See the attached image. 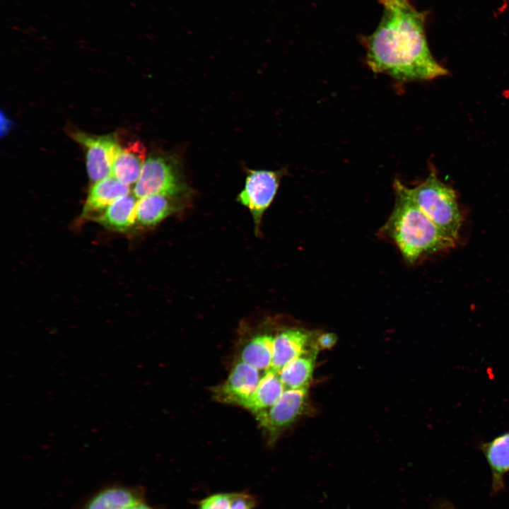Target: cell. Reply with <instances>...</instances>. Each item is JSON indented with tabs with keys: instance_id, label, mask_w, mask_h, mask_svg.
<instances>
[{
	"instance_id": "52a82bcc",
	"label": "cell",
	"mask_w": 509,
	"mask_h": 509,
	"mask_svg": "<svg viewBox=\"0 0 509 509\" xmlns=\"http://www.w3.org/2000/svg\"><path fill=\"white\" fill-rule=\"evenodd\" d=\"M74 137L86 148V169L90 180L96 182L110 177L112 163L120 146L117 136L76 132Z\"/></svg>"
},
{
	"instance_id": "d6986e66",
	"label": "cell",
	"mask_w": 509,
	"mask_h": 509,
	"mask_svg": "<svg viewBox=\"0 0 509 509\" xmlns=\"http://www.w3.org/2000/svg\"><path fill=\"white\" fill-rule=\"evenodd\" d=\"M231 493H216L197 502V509H228Z\"/></svg>"
},
{
	"instance_id": "603a6c76",
	"label": "cell",
	"mask_w": 509,
	"mask_h": 509,
	"mask_svg": "<svg viewBox=\"0 0 509 509\" xmlns=\"http://www.w3.org/2000/svg\"><path fill=\"white\" fill-rule=\"evenodd\" d=\"M443 509H453V508H449V507H447V506L446 508H443Z\"/></svg>"
},
{
	"instance_id": "6da1fadb",
	"label": "cell",
	"mask_w": 509,
	"mask_h": 509,
	"mask_svg": "<svg viewBox=\"0 0 509 509\" xmlns=\"http://www.w3.org/2000/svg\"><path fill=\"white\" fill-rule=\"evenodd\" d=\"M382 16L376 29L363 38L365 62L375 73L399 82L428 81L447 74L429 49L426 12L409 0H379Z\"/></svg>"
},
{
	"instance_id": "30bf717a",
	"label": "cell",
	"mask_w": 509,
	"mask_h": 509,
	"mask_svg": "<svg viewBox=\"0 0 509 509\" xmlns=\"http://www.w3.org/2000/svg\"><path fill=\"white\" fill-rule=\"evenodd\" d=\"M130 188L110 176L95 182L90 188L81 217L94 220L117 199L129 194Z\"/></svg>"
},
{
	"instance_id": "7c38bea8",
	"label": "cell",
	"mask_w": 509,
	"mask_h": 509,
	"mask_svg": "<svg viewBox=\"0 0 509 509\" xmlns=\"http://www.w3.org/2000/svg\"><path fill=\"white\" fill-rule=\"evenodd\" d=\"M146 500L141 487L114 485L95 493L79 509H122Z\"/></svg>"
},
{
	"instance_id": "7a4b0ae2",
	"label": "cell",
	"mask_w": 509,
	"mask_h": 509,
	"mask_svg": "<svg viewBox=\"0 0 509 509\" xmlns=\"http://www.w3.org/2000/svg\"><path fill=\"white\" fill-rule=\"evenodd\" d=\"M395 204L380 235L393 242L409 264L453 247L457 241L438 228L404 192L402 182L393 185Z\"/></svg>"
},
{
	"instance_id": "8992f818",
	"label": "cell",
	"mask_w": 509,
	"mask_h": 509,
	"mask_svg": "<svg viewBox=\"0 0 509 509\" xmlns=\"http://www.w3.org/2000/svg\"><path fill=\"white\" fill-rule=\"evenodd\" d=\"M281 174L271 170H250L238 201L248 209L255 225V233L260 231L263 215L273 201L280 182Z\"/></svg>"
},
{
	"instance_id": "8fae6325",
	"label": "cell",
	"mask_w": 509,
	"mask_h": 509,
	"mask_svg": "<svg viewBox=\"0 0 509 509\" xmlns=\"http://www.w3.org/2000/svg\"><path fill=\"white\" fill-rule=\"evenodd\" d=\"M185 199L153 194L141 198L136 204V223L142 228L156 226L181 211Z\"/></svg>"
},
{
	"instance_id": "9c48e42d",
	"label": "cell",
	"mask_w": 509,
	"mask_h": 509,
	"mask_svg": "<svg viewBox=\"0 0 509 509\" xmlns=\"http://www.w3.org/2000/svg\"><path fill=\"white\" fill-rule=\"evenodd\" d=\"M312 349L317 347L311 331L296 327L283 328L274 336L271 369L279 373L291 361Z\"/></svg>"
},
{
	"instance_id": "2e32d148",
	"label": "cell",
	"mask_w": 509,
	"mask_h": 509,
	"mask_svg": "<svg viewBox=\"0 0 509 509\" xmlns=\"http://www.w3.org/2000/svg\"><path fill=\"white\" fill-rule=\"evenodd\" d=\"M491 471L492 487L498 491L503 486V476L509 471V431L480 445Z\"/></svg>"
},
{
	"instance_id": "4fadbf2b",
	"label": "cell",
	"mask_w": 509,
	"mask_h": 509,
	"mask_svg": "<svg viewBox=\"0 0 509 509\" xmlns=\"http://www.w3.org/2000/svg\"><path fill=\"white\" fill-rule=\"evenodd\" d=\"M146 157V148L139 141L119 146L112 163L111 176L127 185L136 182Z\"/></svg>"
},
{
	"instance_id": "ba28073f",
	"label": "cell",
	"mask_w": 509,
	"mask_h": 509,
	"mask_svg": "<svg viewBox=\"0 0 509 509\" xmlns=\"http://www.w3.org/2000/svg\"><path fill=\"white\" fill-rule=\"evenodd\" d=\"M262 378L261 371L238 360L226 380L213 390L215 399L241 406L255 392Z\"/></svg>"
},
{
	"instance_id": "7402d4cb",
	"label": "cell",
	"mask_w": 509,
	"mask_h": 509,
	"mask_svg": "<svg viewBox=\"0 0 509 509\" xmlns=\"http://www.w3.org/2000/svg\"><path fill=\"white\" fill-rule=\"evenodd\" d=\"M122 509H158V508H156L150 505L146 502V500L144 501H141L139 503H136L129 505Z\"/></svg>"
},
{
	"instance_id": "277c9868",
	"label": "cell",
	"mask_w": 509,
	"mask_h": 509,
	"mask_svg": "<svg viewBox=\"0 0 509 509\" xmlns=\"http://www.w3.org/2000/svg\"><path fill=\"white\" fill-rule=\"evenodd\" d=\"M189 193L177 160L160 155L146 160L134 188V195L139 199L153 194L187 199Z\"/></svg>"
},
{
	"instance_id": "3957f363",
	"label": "cell",
	"mask_w": 509,
	"mask_h": 509,
	"mask_svg": "<svg viewBox=\"0 0 509 509\" xmlns=\"http://www.w3.org/2000/svg\"><path fill=\"white\" fill-rule=\"evenodd\" d=\"M404 192L416 206L442 231L457 241L462 217L455 190L442 182L434 170L414 187L402 183Z\"/></svg>"
},
{
	"instance_id": "9a60e30c",
	"label": "cell",
	"mask_w": 509,
	"mask_h": 509,
	"mask_svg": "<svg viewBox=\"0 0 509 509\" xmlns=\"http://www.w3.org/2000/svg\"><path fill=\"white\" fill-rule=\"evenodd\" d=\"M136 204L134 195L129 194L122 197L109 205L93 221L107 229L117 232H127L136 223Z\"/></svg>"
},
{
	"instance_id": "5b68a950",
	"label": "cell",
	"mask_w": 509,
	"mask_h": 509,
	"mask_svg": "<svg viewBox=\"0 0 509 509\" xmlns=\"http://www.w3.org/2000/svg\"><path fill=\"white\" fill-rule=\"evenodd\" d=\"M307 391L308 389H286L274 404L255 414L271 445L304 413Z\"/></svg>"
},
{
	"instance_id": "44dd1931",
	"label": "cell",
	"mask_w": 509,
	"mask_h": 509,
	"mask_svg": "<svg viewBox=\"0 0 509 509\" xmlns=\"http://www.w3.org/2000/svg\"><path fill=\"white\" fill-rule=\"evenodd\" d=\"M337 337L334 333H323L315 339V346L319 349H329L337 343Z\"/></svg>"
},
{
	"instance_id": "5bb4252c",
	"label": "cell",
	"mask_w": 509,
	"mask_h": 509,
	"mask_svg": "<svg viewBox=\"0 0 509 509\" xmlns=\"http://www.w3.org/2000/svg\"><path fill=\"white\" fill-rule=\"evenodd\" d=\"M275 334L263 329L254 333L243 344L239 360L260 371L271 369Z\"/></svg>"
},
{
	"instance_id": "ffe728a7",
	"label": "cell",
	"mask_w": 509,
	"mask_h": 509,
	"mask_svg": "<svg viewBox=\"0 0 509 509\" xmlns=\"http://www.w3.org/2000/svg\"><path fill=\"white\" fill-rule=\"evenodd\" d=\"M258 504L257 497L246 491L231 493L228 509H255Z\"/></svg>"
},
{
	"instance_id": "ac0fdd59",
	"label": "cell",
	"mask_w": 509,
	"mask_h": 509,
	"mask_svg": "<svg viewBox=\"0 0 509 509\" xmlns=\"http://www.w3.org/2000/svg\"><path fill=\"white\" fill-rule=\"evenodd\" d=\"M312 349L285 365L279 372V378L285 389H308L312 380L317 351Z\"/></svg>"
},
{
	"instance_id": "e0dca14e",
	"label": "cell",
	"mask_w": 509,
	"mask_h": 509,
	"mask_svg": "<svg viewBox=\"0 0 509 509\" xmlns=\"http://www.w3.org/2000/svg\"><path fill=\"white\" fill-rule=\"evenodd\" d=\"M285 390L279 373L270 369L264 372L255 392L240 406L256 414L274 404Z\"/></svg>"
}]
</instances>
